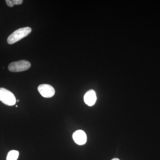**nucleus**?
Instances as JSON below:
<instances>
[{"label":"nucleus","instance_id":"nucleus-10","mask_svg":"<svg viewBox=\"0 0 160 160\" xmlns=\"http://www.w3.org/2000/svg\"><path fill=\"white\" fill-rule=\"evenodd\" d=\"M19 100H17V102H19Z\"/></svg>","mask_w":160,"mask_h":160},{"label":"nucleus","instance_id":"nucleus-7","mask_svg":"<svg viewBox=\"0 0 160 160\" xmlns=\"http://www.w3.org/2000/svg\"><path fill=\"white\" fill-rule=\"evenodd\" d=\"M19 152L17 150H11L7 155L6 160H17L19 157Z\"/></svg>","mask_w":160,"mask_h":160},{"label":"nucleus","instance_id":"nucleus-2","mask_svg":"<svg viewBox=\"0 0 160 160\" xmlns=\"http://www.w3.org/2000/svg\"><path fill=\"white\" fill-rule=\"evenodd\" d=\"M0 101L7 106H12L16 102L14 95L8 89L0 88Z\"/></svg>","mask_w":160,"mask_h":160},{"label":"nucleus","instance_id":"nucleus-8","mask_svg":"<svg viewBox=\"0 0 160 160\" xmlns=\"http://www.w3.org/2000/svg\"><path fill=\"white\" fill-rule=\"evenodd\" d=\"M6 3L7 6L10 7H13L14 5H21L23 3L22 0H6Z\"/></svg>","mask_w":160,"mask_h":160},{"label":"nucleus","instance_id":"nucleus-3","mask_svg":"<svg viewBox=\"0 0 160 160\" xmlns=\"http://www.w3.org/2000/svg\"><path fill=\"white\" fill-rule=\"evenodd\" d=\"M31 67V63L26 60H21L12 62L8 66L9 71L12 72H19L26 71Z\"/></svg>","mask_w":160,"mask_h":160},{"label":"nucleus","instance_id":"nucleus-4","mask_svg":"<svg viewBox=\"0 0 160 160\" xmlns=\"http://www.w3.org/2000/svg\"><path fill=\"white\" fill-rule=\"evenodd\" d=\"M38 90L42 96L45 98L52 97L55 94V89L48 84H42L38 87Z\"/></svg>","mask_w":160,"mask_h":160},{"label":"nucleus","instance_id":"nucleus-9","mask_svg":"<svg viewBox=\"0 0 160 160\" xmlns=\"http://www.w3.org/2000/svg\"><path fill=\"white\" fill-rule=\"evenodd\" d=\"M112 160H120L119 159L117 158H115L112 159Z\"/></svg>","mask_w":160,"mask_h":160},{"label":"nucleus","instance_id":"nucleus-6","mask_svg":"<svg viewBox=\"0 0 160 160\" xmlns=\"http://www.w3.org/2000/svg\"><path fill=\"white\" fill-rule=\"evenodd\" d=\"M84 102L86 105L91 106L94 105L97 100L96 94L93 90L87 92L84 96Z\"/></svg>","mask_w":160,"mask_h":160},{"label":"nucleus","instance_id":"nucleus-5","mask_svg":"<svg viewBox=\"0 0 160 160\" xmlns=\"http://www.w3.org/2000/svg\"><path fill=\"white\" fill-rule=\"evenodd\" d=\"M72 138L75 143L79 145L86 144L87 141V136L85 132L82 130H77L72 135Z\"/></svg>","mask_w":160,"mask_h":160},{"label":"nucleus","instance_id":"nucleus-1","mask_svg":"<svg viewBox=\"0 0 160 160\" xmlns=\"http://www.w3.org/2000/svg\"><path fill=\"white\" fill-rule=\"evenodd\" d=\"M31 31V28L29 27L18 29L9 36L7 39V42L10 45L14 44L27 36Z\"/></svg>","mask_w":160,"mask_h":160}]
</instances>
